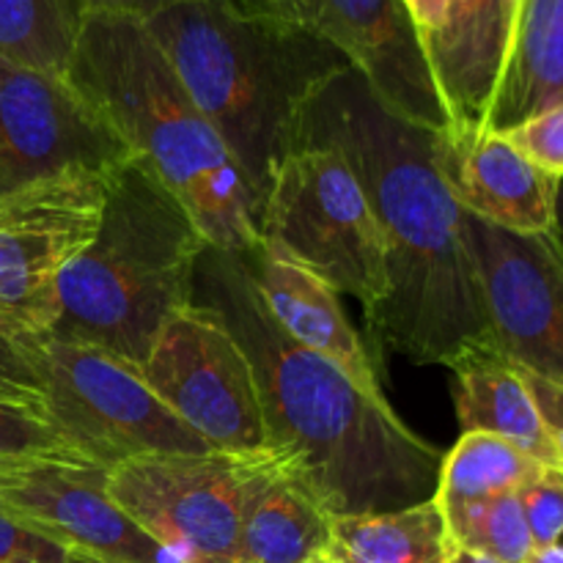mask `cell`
I'll list each match as a JSON object with an SVG mask.
<instances>
[{"instance_id":"obj_4","label":"cell","mask_w":563,"mask_h":563,"mask_svg":"<svg viewBox=\"0 0 563 563\" xmlns=\"http://www.w3.org/2000/svg\"><path fill=\"white\" fill-rule=\"evenodd\" d=\"M66 80L185 203L207 245L247 253L262 240L240 168L141 16L88 14Z\"/></svg>"},{"instance_id":"obj_38","label":"cell","mask_w":563,"mask_h":563,"mask_svg":"<svg viewBox=\"0 0 563 563\" xmlns=\"http://www.w3.org/2000/svg\"><path fill=\"white\" fill-rule=\"evenodd\" d=\"M515 3H517V0H515ZM515 9H517V5H515Z\"/></svg>"},{"instance_id":"obj_8","label":"cell","mask_w":563,"mask_h":563,"mask_svg":"<svg viewBox=\"0 0 563 563\" xmlns=\"http://www.w3.org/2000/svg\"><path fill=\"white\" fill-rule=\"evenodd\" d=\"M113 170L66 168L0 198V330L49 333L58 280L102 225Z\"/></svg>"},{"instance_id":"obj_7","label":"cell","mask_w":563,"mask_h":563,"mask_svg":"<svg viewBox=\"0 0 563 563\" xmlns=\"http://www.w3.org/2000/svg\"><path fill=\"white\" fill-rule=\"evenodd\" d=\"M42 379L44 416L91 465L115 467L154 454H209L143 379L141 368L97 346L25 335Z\"/></svg>"},{"instance_id":"obj_13","label":"cell","mask_w":563,"mask_h":563,"mask_svg":"<svg viewBox=\"0 0 563 563\" xmlns=\"http://www.w3.org/2000/svg\"><path fill=\"white\" fill-rule=\"evenodd\" d=\"M278 9L333 44L385 108L432 132L451 130L432 64L401 0H284Z\"/></svg>"},{"instance_id":"obj_30","label":"cell","mask_w":563,"mask_h":563,"mask_svg":"<svg viewBox=\"0 0 563 563\" xmlns=\"http://www.w3.org/2000/svg\"><path fill=\"white\" fill-rule=\"evenodd\" d=\"M517 372L522 374L526 379L528 390H531L533 401H537L539 412H542L544 423L550 429V438H553L555 449H559L561 460H563V385L553 383V379H544L539 374L526 372V368L517 366Z\"/></svg>"},{"instance_id":"obj_27","label":"cell","mask_w":563,"mask_h":563,"mask_svg":"<svg viewBox=\"0 0 563 563\" xmlns=\"http://www.w3.org/2000/svg\"><path fill=\"white\" fill-rule=\"evenodd\" d=\"M0 401L44 416L42 379L27 355L25 335H11L5 330H0Z\"/></svg>"},{"instance_id":"obj_29","label":"cell","mask_w":563,"mask_h":563,"mask_svg":"<svg viewBox=\"0 0 563 563\" xmlns=\"http://www.w3.org/2000/svg\"><path fill=\"white\" fill-rule=\"evenodd\" d=\"M69 550L0 509V563H66Z\"/></svg>"},{"instance_id":"obj_20","label":"cell","mask_w":563,"mask_h":563,"mask_svg":"<svg viewBox=\"0 0 563 563\" xmlns=\"http://www.w3.org/2000/svg\"><path fill=\"white\" fill-rule=\"evenodd\" d=\"M454 374L462 432L495 434L539 465L563 473V460L550 438L548 423L515 363L504 355L478 357Z\"/></svg>"},{"instance_id":"obj_33","label":"cell","mask_w":563,"mask_h":563,"mask_svg":"<svg viewBox=\"0 0 563 563\" xmlns=\"http://www.w3.org/2000/svg\"><path fill=\"white\" fill-rule=\"evenodd\" d=\"M451 563H498V561L484 559V555H476V553H465V550H456L454 561Z\"/></svg>"},{"instance_id":"obj_34","label":"cell","mask_w":563,"mask_h":563,"mask_svg":"<svg viewBox=\"0 0 563 563\" xmlns=\"http://www.w3.org/2000/svg\"><path fill=\"white\" fill-rule=\"evenodd\" d=\"M66 563H121V561H108V559H97V555H86V553H69Z\"/></svg>"},{"instance_id":"obj_2","label":"cell","mask_w":563,"mask_h":563,"mask_svg":"<svg viewBox=\"0 0 563 563\" xmlns=\"http://www.w3.org/2000/svg\"><path fill=\"white\" fill-rule=\"evenodd\" d=\"M190 300L212 308L251 357L273 465L330 517L396 511L434 498L443 451L412 432L385 396L366 394L291 341L236 253L207 245Z\"/></svg>"},{"instance_id":"obj_28","label":"cell","mask_w":563,"mask_h":563,"mask_svg":"<svg viewBox=\"0 0 563 563\" xmlns=\"http://www.w3.org/2000/svg\"><path fill=\"white\" fill-rule=\"evenodd\" d=\"M533 548H548L563 537V473L544 471L531 487L520 493Z\"/></svg>"},{"instance_id":"obj_25","label":"cell","mask_w":563,"mask_h":563,"mask_svg":"<svg viewBox=\"0 0 563 563\" xmlns=\"http://www.w3.org/2000/svg\"><path fill=\"white\" fill-rule=\"evenodd\" d=\"M27 460L91 465L86 456L71 449L69 440L47 421V416L0 401V462Z\"/></svg>"},{"instance_id":"obj_19","label":"cell","mask_w":563,"mask_h":563,"mask_svg":"<svg viewBox=\"0 0 563 563\" xmlns=\"http://www.w3.org/2000/svg\"><path fill=\"white\" fill-rule=\"evenodd\" d=\"M333 517L267 454L245 500L234 563H324Z\"/></svg>"},{"instance_id":"obj_21","label":"cell","mask_w":563,"mask_h":563,"mask_svg":"<svg viewBox=\"0 0 563 563\" xmlns=\"http://www.w3.org/2000/svg\"><path fill=\"white\" fill-rule=\"evenodd\" d=\"M456 542L434 498L396 511L333 517L324 563H451Z\"/></svg>"},{"instance_id":"obj_22","label":"cell","mask_w":563,"mask_h":563,"mask_svg":"<svg viewBox=\"0 0 563 563\" xmlns=\"http://www.w3.org/2000/svg\"><path fill=\"white\" fill-rule=\"evenodd\" d=\"M550 467L539 465L506 440L484 432H462L454 449L443 454L434 500L449 511L495 495L522 493Z\"/></svg>"},{"instance_id":"obj_18","label":"cell","mask_w":563,"mask_h":563,"mask_svg":"<svg viewBox=\"0 0 563 563\" xmlns=\"http://www.w3.org/2000/svg\"><path fill=\"white\" fill-rule=\"evenodd\" d=\"M563 102V0H517L487 130L511 126Z\"/></svg>"},{"instance_id":"obj_32","label":"cell","mask_w":563,"mask_h":563,"mask_svg":"<svg viewBox=\"0 0 563 563\" xmlns=\"http://www.w3.org/2000/svg\"><path fill=\"white\" fill-rule=\"evenodd\" d=\"M528 563H563V542L548 544V548H537Z\"/></svg>"},{"instance_id":"obj_37","label":"cell","mask_w":563,"mask_h":563,"mask_svg":"<svg viewBox=\"0 0 563 563\" xmlns=\"http://www.w3.org/2000/svg\"><path fill=\"white\" fill-rule=\"evenodd\" d=\"M269 3H275V5H280V3H284V0H269Z\"/></svg>"},{"instance_id":"obj_15","label":"cell","mask_w":563,"mask_h":563,"mask_svg":"<svg viewBox=\"0 0 563 563\" xmlns=\"http://www.w3.org/2000/svg\"><path fill=\"white\" fill-rule=\"evenodd\" d=\"M418 27L451 130H482L509 47L515 0H401Z\"/></svg>"},{"instance_id":"obj_17","label":"cell","mask_w":563,"mask_h":563,"mask_svg":"<svg viewBox=\"0 0 563 563\" xmlns=\"http://www.w3.org/2000/svg\"><path fill=\"white\" fill-rule=\"evenodd\" d=\"M236 256L245 262L273 322L291 341L333 363L366 394L385 396L379 388L377 363L372 361L368 346L341 311L339 291L333 286L264 240Z\"/></svg>"},{"instance_id":"obj_26","label":"cell","mask_w":563,"mask_h":563,"mask_svg":"<svg viewBox=\"0 0 563 563\" xmlns=\"http://www.w3.org/2000/svg\"><path fill=\"white\" fill-rule=\"evenodd\" d=\"M537 168L563 181V102L504 132Z\"/></svg>"},{"instance_id":"obj_16","label":"cell","mask_w":563,"mask_h":563,"mask_svg":"<svg viewBox=\"0 0 563 563\" xmlns=\"http://www.w3.org/2000/svg\"><path fill=\"white\" fill-rule=\"evenodd\" d=\"M438 159L456 203L473 218L528 236L559 229L561 181L537 168L504 132H440Z\"/></svg>"},{"instance_id":"obj_3","label":"cell","mask_w":563,"mask_h":563,"mask_svg":"<svg viewBox=\"0 0 563 563\" xmlns=\"http://www.w3.org/2000/svg\"><path fill=\"white\" fill-rule=\"evenodd\" d=\"M143 22L262 214L308 104L350 60L269 0H163Z\"/></svg>"},{"instance_id":"obj_31","label":"cell","mask_w":563,"mask_h":563,"mask_svg":"<svg viewBox=\"0 0 563 563\" xmlns=\"http://www.w3.org/2000/svg\"><path fill=\"white\" fill-rule=\"evenodd\" d=\"M163 0H86L88 11H110V14H132L146 20Z\"/></svg>"},{"instance_id":"obj_10","label":"cell","mask_w":563,"mask_h":563,"mask_svg":"<svg viewBox=\"0 0 563 563\" xmlns=\"http://www.w3.org/2000/svg\"><path fill=\"white\" fill-rule=\"evenodd\" d=\"M141 374L157 399L218 454H267L251 357L212 308L192 302L165 322Z\"/></svg>"},{"instance_id":"obj_23","label":"cell","mask_w":563,"mask_h":563,"mask_svg":"<svg viewBox=\"0 0 563 563\" xmlns=\"http://www.w3.org/2000/svg\"><path fill=\"white\" fill-rule=\"evenodd\" d=\"M88 14L86 0H0V55L5 64L66 77Z\"/></svg>"},{"instance_id":"obj_12","label":"cell","mask_w":563,"mask_h":563,"mask_svg":"<svg viewBox=\"0 0 563 563\" xmlns=\"http://www.w3.org/2000/svg\"><path fill=\"white\" fill-rule=\"evenodd\" d=\"M135 154L66 77L5 64L0 82V198L66 168L115 170Z\"/></svg>"},{"instance_id":"obj_11","label":"cell","mask_w":563,"mask_h":563,"mask_svg":"<svg viewBox=\"0 0 563 563\" xmlns=\"http://www.w3.org/2000/svg\"><path fill=\"white\" fill-rule=\"evenodd\" d=\"M465 236L500 355L526 372L563 385V240L559 229L533 236L511 234L465 212Z\"/></svg>"},{"instance_id":"obj_6","label":"cell","mask_w":563,"mask_h":563,"mask_svg":"<svg viewBox=\"0 0 563 563\" xmlns=\"http://www.w3.org/2000/svg\"><path fill=\"white\" fill-rule=\"evenodd\" d=\"M258 236L372 313L388 291L385 242L361 179L330 146H297L280 163Z\"/></svg>"},{"instance_id":"obj_1","label":"cell","mask_w":563,"mask_h":563,"mask_svg":"<svg viewBox=\"0 0 563 563\" xmlns=\"http://www.w3.org/2000/svg\"><path fill=\"white\" fill-rule=\"evenodd\" d=\"M438 137L385 108L350 66L311 99L297 146L335 148L377 214L388 291L366 313L372 350L456 372L500 350Z\"/></svg>"},{"instance_id":"obj_35","label":"cell","mask_w":563,"mask_h":563,"mask_svg":"<svg viewBox=\"0 0 563 563\" xmlns=\"http://www.w3.org/2000/svg\"><path fill=\"white\" fill-rule=\"evenodd\" d=\"M559 234L563 240V181H561V192H559Z\"/></svg>"},{"instance_id":"obj_5","label":"cell","mask_w":563,"mask_h":563,"mask_svg":"<svg viewBox=\"0 0 563 563\" xmlns=\"http://www.w3.org/2000/svg\"><path fill=\"white\" fill-rule=\"evenodd\" d=\"M203 251L207 240L185 203L141 157L126 159L110 176L97 236L60 275L47 335L141 366L165 322L190 306Z\"/></svg>"},{"instance_id":"obj_36","label":"cell","mask_w":563,"mask_h":563,"mask_svg":"<svg viewBox=\"0 0 563 563\" xmlns=\"http://www.w3.org/2000/svg\"><path fill=\"white\" fill-rule=\"evenodd\" d=\"M3 71H5V60L3 55H0V82H3Z\"/></svg>"},{"instance_id":"obj_9","label":"cell","mask_w":563,"mask_h":563,"mask_svg":"<svg viewBox=\"0 0 563 563\" xmlns=\"http://www.w3.org/2000/svg\"><path fill=\"white\" fill-rule=\"evenodd\" d=\"M264 454H154L108 471V493L179 563H234Z\"/></svg>"},{"instance_id":"obj_24","label":"cell","mask_w":563,"mask_h":563,"mask_svg":"<svg viewBox=\"0 0 563 563\" xmlns=\"http://www.w3.org/2000/svg\"><path fill=\"white\" fill-rule=\"evenodd\" d=\"M456 550L498 563H528L533 548L520 493L495 495L445 515Z\"/></svg>"},{"instance_id":"obj_14","label":"cell","mask_w":563,"mask_h":563,"mask_svg":"<svg viewBox=\"0 0 563 563\" xmlns=\"http://www.w3.org/2000/svg\"><path fill=\"white\" fill-rule=\"evenodd\" d=\"M0 509L69 553L121 563H179L110 498L108 467L0 462Z\"/></svg>"}]
</instances>
